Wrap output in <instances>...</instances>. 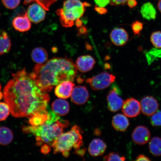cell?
<instances>
[{
  "label": "cell",
  "instance_id": "cell-22",
  "mask_svg": "<svg viewBox=\"0 0 161 161\" xmlns=\"http://www.w3.org/2000/svg\"><path fill=\"white\" fill-rule=\"evenodd\" d=\"M13 134L9 128L5 126L0 127V145H8L13 139Z\"/></svg>",
  "mask_w": 161,
  "mask_h": 161
},
{
  "label": "cell",
  "instance_id": "cell-34",
  "mask_svg": "<svg viewBox=\"0 0 161 161\" xmlns=\"http://www.w3.org/2000/svg\"><path fill=\"white\" fill-rule=\"evenodd\" d=\"M98 7L104 8L110 3V0H94Z\"/></svg>",
  "mask_w": 161,
  "mask_h": 161
},
{
  "label": "cell",
  "instance_id": "cell-26",
  "mask_svg": "<svg viewBox=\"0 0 161 161\" xmlns=\"http://www.w3.org/2000/svg\"><path fill=\"white\" fill-rule=\"evenodd\" d=\"M57 1V0H25L24 3L25 5H27L32 2H36L46 11H49L50 6Z\"/></svg>",
  "mask_w": 161,
  "mask_h": 161
},
{
  "label": "cell",
  "instance_id": "cell-25",
  "mask_svg": "<svg viewBox=\"0 0 161 161\" xmlns=\"http://www.w3.org/2000/svg\"><path fill=\"white\" fill-rule=\"evenodd\" d=\"M49 117V112L39 114L30 118L29 122L31 125L39 126L42 125L46 121Z\"/></svg>",
  "mask_w": 161,
  "mask_h": 161
},
{
  "label": "cell",
  "instance_id": "cell-19",
  "mask_svg": "<svg viewBox=\"0 0 161 161\" xmlns=\"http://www.w3.org/2000/svg\"><path fill=\"white\" fill-rule=\"evenodd\" d=\"M112 125L116 130L124 132L130 125L129 120L125 114H116L113 118Z\"/></svg>",
  "mask_w": 161,
  "mask_h": 161
},
{
  "label": "cell",
  "instance_id": "cell-23",
  "mask_svg": "<svg viewBox=\"0 0 161 161\" xmlns=\"http://www.w3.org/2000/svg\"><path fill=\"white\" fill-rule=\"evenodd\" d=\"M11 40L6 32L0 34V55L8 53L11 48Z\"/></svg>",
  "mask_w": 161,
  "mask_h": 161
},
{
  "label": "cell",
  "instance_id": "cell-2",
  "mask_svg": "<svg viewBox=\"0 0 161 161\" xmlns=\"http://www.w3.org/2000/svg\"><path fill=\"white\" fill-rule=\"evenodd\" d=\"M77 69L72 60L55 58L45 63L36 64L30 75L40 89L47 92L62 82L74 81L78 75Z\"/></svg>",
  "mask_w": 161,
  "mask_h": 161
},
{
  "label": "cell",
  "instance_id": "cell-7",
  "mask_svg": "<svg viewBox=\"0 0 161 161\" xmlns=\"http://www.w3.org/2000/svg\"><path fill=\"white\" fill-rule=\"evenodd\" d=\"M120 90L115 84L113 85L111 90L107 96L108 108L110 111L115 112L122 108L124 100L119 96Z\"/></svg>",
  "mask_w": 161,
  "mask_h": 161
},
{
  "label": "cell",
  "instance_id": "cell-9",
  "mask_svg": "<svg viewBox=\"0 0 161 161\" xmlns=\"http://www.w3.org/2000/svg\"><path fill=\"white\" fill-rule=\"evenodd\" d=\"M141 109L142 113L147 116H151L158 111L159 104L158 101L151 96L143 98L140 102Z\"/></svg>",
  "mask_w": 161,
  "mask_h": 161
},
{
  "label": "cell",
  "instance_id": "cell-29",
  "mask_svg": "<svg viewBox=\"0 0 161 161\" xmlns=\"http://www.w3.org/2000/svg\"><path fill=\"white\" fill-rule=\"evenodd\" d=\"M9 106L6 103L0 102V121L4 120L9 115Z\"/></svg>",
  "mask_w": 161,
  "mask_h": 161
},
{
  "label": "cell",
  "instance_id": "cell-32",
  "mask_svg": "<svg viewBox=\"0 0 161 161\" xmlns=\"http://www.w3.org/2000/svg\"><path fill=\"white\" fill-rule=\"evenodd\" d=\"M151 123L154 126H161V111H157L152 115L151 118Z\"/></svg>",
  "mask_w": 161,
  "mask_h": 161
},
{
  "label": "cell",
  "instance_id": "cell-41",
  "mask_svg": "<svg viewBox=\"0 0 161 161\" xmlns=\"http://www.w3.org/2000/svg\"><path fill=\"white\" fill-rule=\"evenodd\" d=\"M2 88L1 86V84H0V99H1L2 97H3V94L1 92Z\"/></svg>",
  "mask_w": 161,
  "mask_h": 161
},
{
  "label": "cell",
  "instance_id": "cell-39",
  "mask_svg": "<svg viewBox=\"0 0 161 161\" xmlns=\"http://www.w3.org/2000/svg\"><path fill=\"white\" fill-rule=\"evenodd\" d=\"M96 11L100 14H104L106 13L107 11L104 8L98 7L96 8Z\"/></svg>",
  "mask_w": 161,
  "mask_h": 161
},
{
  "label": "cell",
  "instance_id": "cell-12",
  "mask_svg": "<svg viewBox=\"0 0 161 161\" xmlns=\"http://www.w3.org/2000/svg\"><path fill=\"white\" fill-rule=\"evenodd\" d=\"M150 130L146 127L139 126L133 132L132 137L133 141L136 144L143 145L147 143L150 137Z\"/></svg>",
  "mask_w": 161,
  "mask_h": 161
},
{
  "label": "cell",
  "instance_id": "cell-37",
  "mask_svg": "<svg viewBox=\"0 0 161 161\" xmlns=\"http://www.w3.org/2000/svg\"><path fill=\"white\" fill-rule=\"evenodd\" d=\"M136 161H151L150 158L143 154H140L137 157Z\"/></svg>",
  "mask_w": 161,
  "mask_h": 161
},
{
  "label": "cell",
  "instance_id": "cell-15",
  "mask_svg": "<svg viewBox=\"0 0 161 161\" xmlns=\"http://www.w3.org/2000/svg\"><path fill=\"white\" fill-rule=\"evenodd\" d=\"M96 63L95 59L91 56L86 55L80 56L76 60V65L80 72L89 71L94 67Z\"/></svg>",
  "mask_w": 161,
  "mask_h": 161
},
{
  "label": "cell",
  "instance_id": "cell-24",
  "mask_svg": "<svg viewBox=\"0 0 161 161\" xmlns=\"http://www.w3.org/2000/svg\"><path fill=\"white\" fill-rule=\"evenodd\" d=\"M149 148L150 153L154 156H161V138L154 137L151 139L149 143Z\"/></svg>",
  "mask_w": 161,
  "mask_h": 161
},
{
  "label": "cell",
  "instance_id": "cell-4",
  "mask_svg": "<svg viewBox=\"0 0 161 161\" xmlns=\"http://www.w3.org/2000/svg\"><path fill=\"white\" fill-rule=\"evenodd\" d=\"M82 144L81 130L79 127L75 125L69 131L62 133L54 142L52 147L53 149L54 154L62 153L64 157L67 158L72 148L76 152L80 149Z\"/></svg>",
  "mask_w": 161,
  "mask_h": 161
},
{
  "label": "cell",
  "instance_id": "cell-13",
  "mask_svg": "<svg viewBox=\"0 0 161 161\" xmlns=\"http://www.w3.org/2000/svg\"><path fill=\"white\" fill-rule=\"evenodd\" d=\"M110 38L114 45L121 46L125 45L128 42L129 36L123 28H116L111 32Z\"/></svg>",
  "mask_w": 161,
  "mask_h": 161
},
{
  "label": "cell",
  "instance_id": "cell-21",
  "mask_svg": "<svg viewBox=\"0 0 161 161\" xmlns=\"http://www.w3.org/2000/svg\"><path fill=\"white\" fill-rule=\"evenodd\" d=\"M31 56L33 61L37 64L45 63L48 59L47 51L42 47H37L34 49L32 52Z\"/></svg>",
  "mask_w": 161,
  "mask_h": 161
},
{
  "label": "cell",
  "instance_id": "cell-31",
  "mask_svg": "<svg viewBox=\"0 0 161 161\" xmlns=\"http://www.w3.org/2000/svg\"><path fill=\"white\" fill-rule=\"evenodd\" d=\"M105 161H124L126 158L124 157L121 156L118 153L112 152L103 157Z\"/></svg>",
  "mask_w": 161,
  "mask_h": 161
},
{
  "label": "cell",
  "instance_id": "cell-35",
  "mask_svg": "<svg viewBox=\"0 0 161 161\" xmlns=\"http://www.w3.org/2000/svg\"><path fill=\"white\" fill-rule=\"evenodd\" d=\"M128 0H110V3L112 5H124L127 3Z\"/></svg>",
  "mask_w": 161,
  "mask_h": 161
},
{
  "label": "cell",
  "instance_id": "cell-18",
  "mask_svg": "<svg viewBox=\"0 0 161 161\" xmlns=\"http://www.w3.org/2000/svg\"><path fill=\"white\" fill-rule=\"evenodd\" d=\"M52 112L58 116H63L66 115L69 112V103L65 100L58 99L52 104Z\"/></svg>",
  "mask_w": 161,
  "mask_h": 161
},
{
  "label": "cell",
  "instance_id": "cell-20",
  "mask_svg": "<svg viewBox=\"0 0 161 161\" xmlns=\"http://www.w3.org/2000/svg\"><path fill=\"white\" fill-rule=\"evenodd\" d=\"M141 14L143 19L147 20H154L156 19L157 12L153 5L150 3H147L142 6Z\"/></svg>",
  "mask_w": 161,
  "mask_h": 161
},
{
  "label": "cell",
  "instance_id": "cell-17",
  "mask_svg": "<svg viewBox=\"0 0 161 161\" xmlns=\"http://www.w3.org/2000/svg\"><path fill=\"white\" fill-rule=\"evenodd\" d=\"M106 147V144L103 141L100 139H95L90 143L88 151L90 155L98 157L104 154Z\"/></svg>",
  "mask_w": 161,
  "mask_h": 161
},
{
  "label": "cell",
  "instance_id": "cell-8",
  "mask_svg": "<svg viewBox=\"0 0 161 161\" xmlns=\"http://www.w3.org/2000/svg\"><path fill=\"white\" fill-rule=\"evenodd\" d=\"M122 111L124 114L129 118H134L140 114V103L136 98H128L124 102L122 106Z\"/></svg>",
  "mask_w": 161,
  "mask_h": 161
},
{
  "label": "cell",
  "instance_id": "cell-27",
  "mask_svg": "<svg viewBox=\"0 0 161 161\" xmlns=\"http://www.w3.org/2000/svg\"><path fill=\"white\" fill-rule=\"evenodd\" d=\"M146 58L149 65H150L157 58H161V49L153 48L146 53Z\"/></svg>",
  "mask_w": 161,
  "mask_h": 161
},
{
  "label": "cell",
  "instance_id": "cell-38",
  "mask_svg": "<svg viewBox=\"0 0 161 161\" xmlns=\"http://www.w3.org/2000/svg\"><path fill=\"white\" fill-rule=\"evenodd\" d=\"M126 3L130 8H133L137 5V2L136 0H128Z\"/></svg>",
  "mask_w": 161,
  "mask_h": 161
},
{
  "label": "cell",
  "instance_id": "cell-5",
  "mask_svg": "<svg viewBox=\"0 0 161 161\" xmlns=\"http://www.w3.org/2000/svg\"><path fill=\"white\" fill-rule=\"evenodd\" d=\"M90 5L89 3H82L80 0H65L63 7L56 12L62 25L66 27H72L84 15L86 7Z\"/></svg>",
  "mask_w": 161,
  "mask_h": 161
},
{
  "label": "cell",
  "instance_id": "cell-28",
  "mask_svg": "<svg viewBox=\"0 0 161 161\" xmlns=\"http://www.w3.org/2000/svg\"><path fill=\"white\" fill-rule=\"evenodd\" d=\"M150 40L155 47L161 49V31L153 32L151 36Z\"/></svg>",
  "mask_w": 161,
  "mask_h": 161
},
{
  "label": "cell",
  "instance_id": "cell-30",
  "mask_svg": "<svg viewBox=\"0 0 161 161\" xmlns=\"http://www.w3.org/2000/svg\"><path fill=\"white\" fill-rule=\"evenodd\" d=\"M144 24L139 21H135L132 24L131 27L133 33L135 36H140L143 29Z\"/></svg>",
  "mask_w": 161,
  "mask_h": 161
},
{
  "label": "cell",
  "instance_id": "cell-1",
  "mask_svg": "<svg viewBox=\"0 0 161 161\" xmlns=\"http://www.w3.org/2000/svg\"><path fill=\"white\" fill-rule=\"evenodd\" d=\"M4 88L3 97L15 118H30L47 112L50 97L40 89L25 68L13 74Z\"/></svg>",
  "mask_w": 161,
  "mask_h": 161
},
{
  "label": "cell",
  "instance_id": "cell-10",
  "mask_svg": "<svg viewBox=\"0 0 161 161\" xmlns=\"http://www.w3.org/2000/svg\"><path fill=\"white\" fill-rule=\"evenodd\" d=\"M46 11L41 6L36 3L30 5L26 13L30 21L34 23L38 24L45 19Z\"/></svg>",
  "mask_w": 161,
  "mask_h": 161
},
{
  "label": "cell",
  "instance_id": "cell-40",
  "mask_svg": "<svg viewBox=\"0 0 161 161\" xmlns=\"http://www.w3.org/2000/svg\"><path fill=\"white\" fill-rule=\"evenodd\" d=\"M158 9L161 13V0H159V1H158Z\"/></svg>",
  "mask_w": 161,
  "mask_h": 161
},
{
  "label": "cell",
  "instance_id": "cell-33",
  "mask_svg": "<svg viewBox=\"0 0 161 161\" xmlns=\"http://www.w3.org/2000/svg\"><path fill=\"white\" fill-rule=\"evenodd\" d=\"M2 1L6 8L12 9L15 8L19 5L21 0H2Z\"/></svg>",
  "mask_w": 161,
  "mask_h": 161
},
{
  "label": "cell",
  "instance_id": "cell-16",
  "mask_svg": "<svg viewBox=\"0 0 161 161\" xmlns=\"http://www.w3.org/2000/svg\"><path fill=\"white\" fill-rule=\"evenodd\" d=\"M31 21L28 17L27 13L25 14L17 16L13 21V27L17 31L20 32H26L31 29Z\"/></svg>",
  "mask_w": 161,
  "mask_h": 161
},
{
  "label": "cell",
  "instance_id": "cell-3",
  "mask_svg": "<svg viewBox=\"0 0 161 161\" xmlns=\"http://www.w3.org/2000/svg\"><path fill=\"white\" fill-rule=\"evenodd\" d=\"M69 125V121L60 119L53 112L50 111L49 117L45 123L39 126H24L23 130L35 136L38 146L46 144L52 147L54 142Z\"/></svg>",
  "mask_w": 161,
  "mask_h": 161
},
{
  "label": "cell",
  "instance_id": "cell-6",
  "mask_svg": "<svg viewBox=\"0 0 161 161\" xmlns=\"http://www.w3.org/2000/svg\"><path fill=\"white\" fill-rule=\"evenodd\" d=\"M115 76L112 74L103 72L86 80L91 87L94 90L105 89L113 83L115 80Z\"/></svg>",
  "mask_w": 161,
  "mask_h": 161
},
{
  "label": "cell",
  "instance_id": "cell-14",
  "mask_svg": "<svg viewBox=\"0 0 161 161\" xmlns=\"http://www.w3.org/2000/svg\"><path fill=\"white\" fill-rule=\"evenodd\" d=\"M75 84L72 81L66 80L60 83L55 88V95L60 98L66 99L69 98Z\"/></svg>",
  "mask_w": 161,
  "mask_h": 161
},
{
  "label": "cell",
  "instance_id": "cell-36",
  "mask_svg": "<svg viewBox=\"0 0 161 161\" xmlns=\"http://www.w3.org/2000/svg\"><path fill=\"white\" fill-rule=\"evenodd\" d=\"M51 147L47 145L44 144L42 146L41 148V152L44 154H47L50 152Z\"/></svg>",
  "mask_w": 161,
  "mask_h": 161
},
{
  "label": "cell",
  "instance_id": "cell-11",
  "mask_svg": "<svg viewBox=\"0 0 161 161\" xmlns=\"http://www.w3.org/2000/svg\"><path fill=\"white\" fill-rule=\"evenodd\" d=\"M70 96L74 103L77 105H82L89 99V94L85 86H78L73 88Z\"/></svg>",
  "mask_w": 161,
  "mask_h": 161
}]
</instances>
